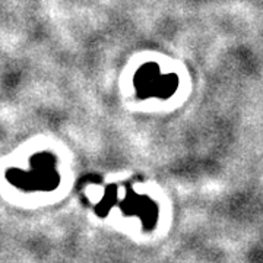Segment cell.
<instances>
[{"label":"cell","mask_w":263,"mask_h":263,"mask_svg":"<svg viewBox=\"0 0 263 263\" xmlns=\"http://www.w3.org/2000/svg\"><path fill=\"white\" fill-rule=\"evenodd\" d=\"M138 92L143 97H161L165 98L177 88V78L173 75H162L155 65H146L136 75Z\"/></svg>","instance_id":"6da1fadb"}]
</instances>
